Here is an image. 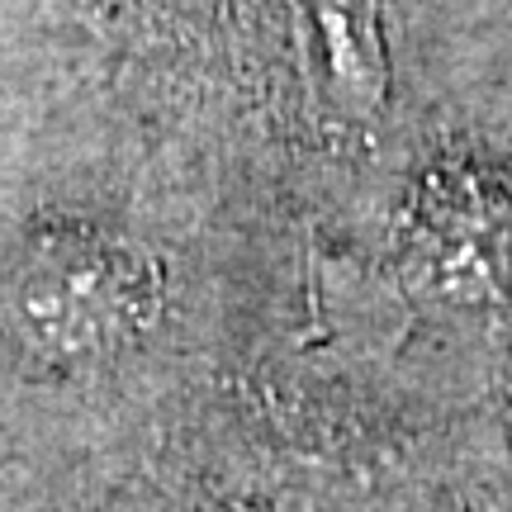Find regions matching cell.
<instances>
[{"label":"cell","instance_id":"1","mask_svg":"<svg viewBox=\"0 0 512 512\" xmlns=\"http://www.w3.org/2000/svg\"><path fill=\"white\" fill-rule=\"evenodd\" d=\"M5 328L34 361L81 370L114 361L157 323L162 266L100 219H43L5 271Z\"/></svg>","mask_w":512,"mask_h":512},{"label":"cell","instance_id":"2","mask_svg":"<svg viewBox=\"0 0 512 512\" xmlns=\"http://www.w3.org/2000/svg\"><path fill=\"white\" fill-rule=\"evenodd\" d=\"M408 242L422 280L446 294H498L512 275V214L465 171H437L413 195Z\"/></svg>","mask_w":512,"mask_h":512},{"label":"cell","instance_id":"3","mask_svg":"<svg viewBox=\"0 0 512 512\" xmlns=\"http://www.w3.org/2000/svg\"><path fill=\"white\" fill-rule=\"evenodd\" d=\"M309 34L313 86L347 124H366L389 105V38L380 0H299Z\"/></svg>","mask_w":512,"mask_h":512}]
</instances>
